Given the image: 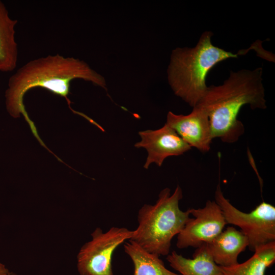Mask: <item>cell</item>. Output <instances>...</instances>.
<instances>
[{
	"instance_id": "6da1fadb",
	"label": "cell",
	"mask_w": 275,
	"mask_h": 275,
	"mask_svg": "<svg viewBox=\"0 0 275 275\" xmlns=\"http://www.w3.org/2000/svg\"><path fill=\"white\" fill-rule=\"evenodd\" d=\"M81 79L106 89L104 78L85 62L60 54H49L29 61L9 78L5 92L6 107L14 118L22 114L35 137L39 140L34 123L30 118L23 103L25 93L35 88L45 89L64 97L70 108L68 98L71 81Z\"/></svg>"
},
{
	"instance_id": "7a4b0ae2",
	"label": "cell",
	"mask_w": 275,
	"mask_h": 275,
	"mask_svg": "<svg viewBox=\"0 0 275 275\" xmlns=\"http://www.w3.org/2000/svg\"><path fill=\"white\" fill-rule=\"evenodd\" d=\"M262 72L261 67L232 71L222 85L208 87L197 105L208 115L213 139L237 142L244 132L243 124L237 119L241 107L249 104L252 109L266 108Z\"/></svg>"
},
{
	"instance_id": "3957f363",
	"label": "cell",
	"mask_w": 275,
	"mask_h": 275,
	"mask_svg": "<svg viewBox=\"0 0 275 275\" xmlns=\"http://www.w3.org/2000/svg\"><path fill=\"white\" fill-rule=\"evenodd\" d=\"M210 31L204 32L194 47L176 48L171 54L168 68L169 85L175 94L193 107L204 96L209 71L217 64L238 54L214 46Z\"/></svg>"
},
{
	"instance_id": "277c9868",
	"label": "cell",
	"mask_w": 275,
	"mask_h": 275,
	"mask_svg": "<svg viewBox=\"0 0 275 275\" xmlns=\"http://www.w3.org/2000/svg\"><path fill=\"white\" fill-rule=\"evenodd\" d=\"M182 197L179 185L172 194L167 187L160 192L154 205L144 204L138 211L139 225L129 240L149 253L168 255L173 238L190 219L189 209L182 211L179 208Z\"/></svg>"
},
{
	"instance_id": "5b68a950",
	"label": "cell",
	"mask_w": 275,
	"mask_h": 275,
	"mask_svg": "<svg viewBox=\"0 0 275 275\" xmlns=\"http://www.w3.org/2000/svg\"><path fill=\"white\" fill-rule=\"evenodd\" d=\"M215 201L221 208L227 224L239 227L248 238L249 248L254 252L258 248L275 241V207L262 202L250 212H243L226 199L218 184Z\"/></svg>"
},
{
	"instance_id": "8992f818",
	"label": "cell",
	"mask_w": 275,
	"mask_h": 275,
	"mask_svg": "<svg viewBox=\"0 0 275 275\" xmlns=\"http://www.w3.org/2000/svg\"><path fill=\"white\" fill-rule=\"evenodd\" d=\"M133 231L124 227H113L103 232L96 228L91 239L80 249L77 255V269L80 275H113L112 257L115 250L126 240H129Z\"/></svg>"
},
{
	"instance_id": "52a82bcc",
	"label": "cell",
	"mask_w": 275,
	"mask_h": 275,
	"mask_svg": "<svg viewBox=\"0 0 275 275\" xmlns=\"http://www.w3.org/2000/svg\"><path fill=\"white\" fill-rule=\"evenodd\" d=\"M190 219L177 235L176 246L182 249L197 248L216 237L227 224L222 211L215 201L208 200L203 208H190Z\"/></svg>"
},
{
	"instance_id": "ba28073f",
	"label": "cell",
	"mask_w": 275,
	"mask_h": 275,
	"mask_svg": "<svg viewBox=\"0 0 275 275\" xmlns=\"http://www.w3.org/2000/svg\"><path fill=\"white\" fill-rule=\"evenodd\" d=\"M190 147L208 152L213 140L209 118L206 112L196 105L187 115L169 112L166 123Z\"/></svg>"
},
{
	"instance_id": "9c48e42d",
	"label": "cell",
	"mask_w": 275,
	"mask_h": 275,
	"mask_svg": "<svg viewBox=\"0 0 275 275\" xmlns=\"http://www.w3.org/2000/svg\"><path fill=\"white\" fill-rule=\"evenodd\" d=\"M139 134L141 140L134 146L138 148H144L148 152L144 166L145 169H148L153 162L160 167L166 158L183 154L191 149L167 124L158 129L140 131Z\"/></svg>"
},
{
	"instance_id": "30bf717a",
	"label": "cell",
	"mask_w": 275,
	"mask_h": 275,
	"mask_svg": "<svg viewBox=\"0 0 275 275\" xmlns=\"http://www.w3.org/2000/svg\"><path fill=\"white\" fill-rule=\"evenodd\" d=\"M216 264L229 267L238 264V257L249 246L246 235L234 227H228L207 243Z\"/></svg>"
},
{
	"instance_id": "8fae6325",
	"label": "cell",
	"mask_w": 275,
	"mask_h": 275,
	"mask_svg": "<svg viewBox=\"0 0 275 275\" xmlns=\"http://www.w3.org/2000/svg\"><path fill=\"white\" fill-rule=\"evenodd\" d=\"M167 256L170 265L181 275H223L207 243L196 248L193 259L185 258L175 251Z\"/></svg>"
},
{
	"instance_id": "7c38bea8",
	"label": "cell",
	"mask_w": 275,
	"mask_h": 275,
	"mask_svg": "<svg viewBox=\"0 0 275 275\" xmlns=\"http://www.w3.org/2000/svg\"><path fill=\"white\" fill-rule=\"evenodd\" d=\"M17 20L12 19L0 1V71H13L17 66L18 45L15 39Z\"/></svg>"
},
{
	"instance_id": "4fadbf2b",
	"label": "cell",
	"mask_w": 275,
	"mask_h": 275,
	"mask_svg": "<svg viewBox=\"0 0 275 275\" xmlns=\"http://www.w3.org/2000/svg\"><path fill=\"white\" fill-rule=\"evenodd\" d=\"M246 261L229 267H221L223 275H265L275 262V241L258 248Z\"/></svg>"
},
{
	"instance_id": "5bb4252c",
	"label": "cell",
	"mask_w": 275,
	"mask_h": 275,
	"mask_svg": "<svg viewBox=\"0 0 275 275\" xmlns=\"http://www.w3.org/2000/svg\"><path fill=\"white\" fill-rule=\"evenodd\" d=\"M124 249L134 266L133 275H181L168 269L159 256L149 253L131 240Z\"/></svg>"
},
{
	"instance_id": "9a60e30c",
	"label": "cell",
	"mask_w": 275,
	"mask_h": 275,
	"mask_svg": "<svg viewBox=\"0 0 275 275\" xmlns=\"http://www.w3.org/2000/svg\"><path fill=\"white\" fill-rule=\"evenodd\" d=\"M9 272L6 266L0 262V275H7Z\"/></svg>"
},
{
	"instance_id": "2e32d148",
	"label": "cell",
	"mask_w": 275,
	"mask_h": 275,
	"mask_svg": "<svg viewBox=\"0 0 275 275\" xmlns=\"http://www.w3.org/2000/svg\"><path fill=\"white\" fill-rule=\"evenodd\" d=\"M7 275H17L13 272H9Z\"/></svg>"
}]
</instances>
